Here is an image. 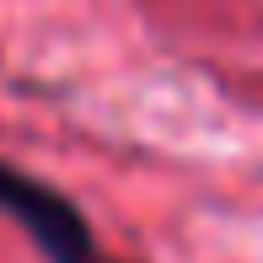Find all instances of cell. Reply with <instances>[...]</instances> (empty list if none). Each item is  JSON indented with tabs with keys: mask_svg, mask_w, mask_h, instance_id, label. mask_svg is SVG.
Listing matches in <instances>:
<instances>
[{
	"mask_svg": "<svg viewBox=\"0 0 263 263\" xmlns=\"http://www.w3.org/2000/svg\"><path fill=\"white\" fill-rule=\"evenodd\" d=\"M0 210L38 242V253L49 263H113L97 247L86 215L70 204L59 188L27 177L22 166H11V161H0Z\"/></svg>",
	"mask_w": 263,
	"mask_h": 263,
	"instance_id": "6da1fadb",
	"label": "cell"
}]
</instances>
